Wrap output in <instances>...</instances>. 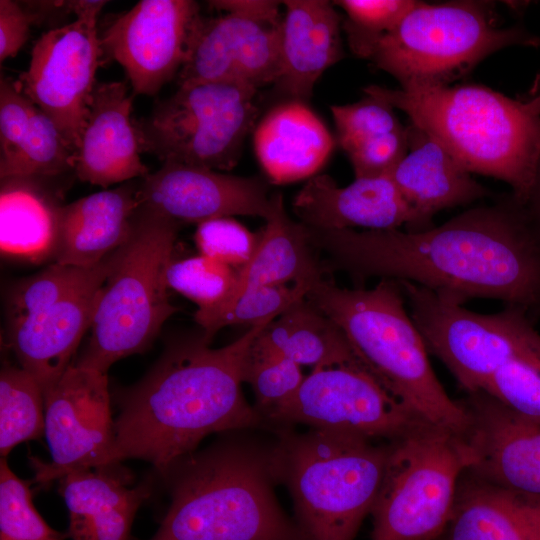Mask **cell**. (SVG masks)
<instances>
[{
	"label": "cell",
	"instance_id": "1",
	"mask_svg": "<svg viewBox=\"0 0 540 540\" xmlns=\"http://www.w3.org/2000/svg\"><path fill=\"white\" fill-rule=\"evenodd\" d=\"M305 229L325 270L356 283L408 281L461 303L496 299L540 316V225L513 196L420 231Z\"/></svg>",
	"mask_w": 540,
	"mask_h": 540
},
{
	"label": "cell",
	"instance_id": "2",
	"mask_svg": "<svg viewBox=\"0 0 540 540\" xmlns=\"http://www.w3.org/2000/svg\"><path fill=\"white\" fill-rule=\"evenodd\" d=\"M273 320L221 348H210L202 332L172 342L139 382L119 392L111 463L142 459L163 476L209 434L266 425L241 385L250 347Z\"/></svg>",
	"mask_w": 540,
	"mask_h": 540
},
{
	"label": "cell",
	"instance_id": "3",
	"mask_svg": "<svg viewBox=\"0 0 540 540\" xmlns=\"http://www.w3.org/2000/svg\"><path fill=\"white\" fill-rule=\"evenodd\" d=\"M364 92L405 112L469 173L506 182L527 206L540 163V74L519 98L475 84Z\"/></svg>",
	"mask_w": 540,
	"mask_h": 540
},
{
	"label": "cell",
	"instance_id": "4",
	"mask_svg": "<svg viewBox=\"0 0 540 540\" xmlns=\"http://www.w3.org/2000/svg\"><path fill=\"white\" fill-rule=\"evenodd\" d=\"M162 477L171 501L151 540H304L273 492V445L228 436Z\"/></svg>",
	"mask_w": 540,
	"mask_h": 540
},
{
	"label": "cell",
	"instance_id": "5",
	"mask_svg": "<svg viewBox=\"0 0 540 540\" xmlns=\"http://www.w3.org/2000/svg\"><path fill=\"white\" fill-rule=\"evenodd\" d=\"M306 298L340 327L366 369L417 417L461 436L466 432L468 412L438 380L398 281L349 289L323 276L312 282Z\"/></svg>",
	"mask_w": 540,
	"mask_h": 540
},
{
	"label": "cell",
	"instance_id": "6",
	"mask_svg": "<svg viewBox=\"0 0 540 540\" xmlns=\"http://www.w3.org/2000/svg\"><path fill=\"white\" fill-rule=\"evenodd\" d=\"M277 431L274 472L291 493L304 540H353L371 513L388 444L325 429Z\"/></svg>",
	"mask_w": 540,
	"mask_h": 540
},
{
	"label": "cell",
	"instance_id": "7",
	"mask_svg": "<svg viewBox=\"0 0 540 540\" xmlns=\"http://www.w3.org/2000/svg\"><path fill=\"white\" fill-rule=\"evenodd\" d=\"M180 226L139 206L100 290L88 343L73 363L107 373L116 361L148 349L178 311L169 299L167 270Z\"/></svg>",
	"mask_w": 540,
	"mask_h": 540
},
{
	"label": "cell",
	"instance_id": "8",
	"mask_svg": "<svg viewBox=\"0 0 540 540\" xmlns=\"http://www.w3.org/2000/svg\"><path fill=\"white\" fill-rule=\"evenodd\" d=\"M512 45L538 46L523 28H501L486 2L416 5L377 44L370 61L401 88L449 85L479 61Z\"/></svg>",
	"mask_w": 540,
	"mask_h": 540
},
{
	"label": "cell",
	"instance_id": "9",
	"mask_svg": "<svg viewBox=\"0 0 540 540\" xmlns=\"http://www.w3.org/2000/svg\"><path fill=\"white\" fill-rule=\"evenodd\" d=\"M468 468L461 435L421 423L388 443L374 501L372 540H438Z\"/></svg>",
	"mask_w": 540,
	"mask_h": 540
},
{
	"label": "cell",
	"instance_id": "10",
	"mask_svg": "<svg viewBox=\"0 0 540 540\" xmlns=\"http://www.w3.org/2000/svg\"><path fill=\"white\" fill-rule=\"evenodd\" d=\"M257 90L237 82L179 85L148 117L134 122L141 151L162 163L233 169L255 129Z\"/></svg>",
	"mask_w": 540,
	"mask_h": 540
},
{
	"label": "cell",
	"instance_id": "11",
	"mask_svg": "<svg viewBox=\"0 0 540 540\" xmlns=\"http://www.w3.org/2000/svg\"><path fill=\"white\" fill-rule=\"evenodd\" d=\"M398 282L428 352L467 394L482 391L497 370L540 339L534 320L519 307L480 314L450 296Z\"/></svg>",
	"mask_w": 540,
	"mask_h": 540
},
{
	"label": "cell",
	"instance_id": "12",
	"mask_svg": "<svg viewBox=\"0 0 540 540\" xmlns=\"http://www.w3.org/2000/svg\"><path fill=\"white\" fill-rule=\"evenodd\" d=\"M262 416L266 425L279 428L303 424L389 442L426 423L360 360L313 368L291 398Z\"/></svg>",
	"mask_w": 540,
	"mask_h": 540
},
{
	"label": "cell",
	"instance_id": "13",
	"mask_svg": "<svg viewBox=\"0 0 540 540\" xmlns=\"http://www.w3.org/2000/svg\"><path fill=\"white\" fill-rule=\"evenodd\" d=\"M106 1H69L76 19L42 34L18 88L58 127L77 152L103 48L97 19ZM76 158V157H75Z\"/></svg>",
	"mask_w": 540,
	"mask_h": 540
},
{
	"label": "cell",
	"instance_id": "14",
	"mask_svg": "<svg viewBox=\"0 0 540 540\" xmlns=\"http://www.w3.org/2000/svg\"><path fill=\"white\" fill-rule=\"evenodd\" d=\"M225 13L201 14L194 22L178 84L237 82L256 89L279 73L281 2L218 0L208 2Z\"/></svg>",
	"mask_w": 540,
	"mask_h": 540
},
{
	"label": "cell",
	"instance_id": "15",
	"mask_svg": "<svg viewBox=\"0 0 540 540\" xmlns=\"http://www.w3.org/2000/svg\"><path fill=\"white\" fill-rule=\"evenodd\" d=\"M50 462L30 457L41 487L78 471L112 464L114 422L107 373L72 362L45 394Z\"/></svg>",
	"mask_w": 540,
	"mask_h": 540
},
{
	"label": "cell",
	"instance_id": "16",
	"mask_svg": "<svg viewBox=\"0 0 540 540\" xmlns=\"http://www.w3.org/2000/svg\"><path fill=\"white\" fill-rule=\"evenodd\" d=\"M199 15L192 0H141L104 30L103 51L123 67L134 94L155 95L178 74Z\"/></svg>",
	"mask_w": 540,
	"mask_h": 540
},
{
	"label": "cell",
	"instance_id": "17",
	"mask_svg": "<svg viewBox=\"0 0 540 540\" xmlns=\"http://www.w3.org/2000/svg\"><path fill=\"white\" fill-rule=\"evenodd\" d=\"M138 200L139 206L180 225L233 215L266 220L274 205L268 183L261 178L175 162H164L140 178Z\"/></svg>",
	"mask_w": 540,
	"mask_h": 540
},
{
	"label": "cell",
	"instance_id": "18",
	"mask_svg": "<svg viewBox=\"0 0 540 540\" xmlns=\"http://www.w3.org/2000/svg\"><path fill=\"white\" fill-rule=\"evenodd\" d=\"M469 425L462 435L471 474L540 498V421L523 416L484 391L462 401Z\"/></svg>",
	"mask_w": 540,
	"mask_h": 540
},
{
	"label": "cell",
	"instance_id": "19",
	"mask_svg": "<svg viewBox=\"0 0 540 540\" xmlns=\"http://www.w3.org/2000/svg\"><path fill=\"white\" fill-rule=\"evenodd\" d=\"M133 96L125 82L96 83L75 158V176L104 189L149 173L131 119Z\"/></svg>",
	"mask_w": 540,
	"mask_h": 540
},
{
	"label": "cell",
	"instance_id": "20",
	"mask_svg": "<svg viewBox=\"0 0 540 540\" xmlns=\"http://www.w3.org/2000/svg\"><path fill=\"white\" fill-rule=\"evenodd\" d=\"M292 209L303 225L325 230H391L414 223L412 209L389 175L355 178L340 187L328 175H315L297 192Z\"/></svg>",
	"mask_w": 540,
	"mask_h": 540
},
{
	"label": "cell",
	"instance_id": "21",
	"mask_svg": "<svg viewBox=\"0 0 540 540\" xmlns=\"http://www.w3.org/2000/svg\"><path fill=\"white\" fill-rule=\"evenodd\" d=\"M100 280L24 318L7 323V341L20 366L41 386L44 396L66 369L90 329Z\"/></svg>",
	"mask_w": 540,
	"mask_h": 540
},
{
	"label": "cell",
	"instance_id": "22",
	"mask_svg": "<svg viewBox=\"0 0 540 540\" xmlns=\"http://www.w3.org/2000/svg\"><path fill=\"white\" fill-rule=\"evenodd\" d=\"M280 25L277 92L304 102L323 72L342 58L341 17L333 2L286 0Z\"/></svg>",
	"mask_w": 540,
	"mask_h": 540
},
{
	"label": "cell",
	"instance_id": "23",
	"mask_svg": "<svg viewBox=\"0 0 540 540\" xmlns=\"http://www.w3.org/2000/svg\"><path fill=\"white\" fill-rule=\"evenodd\" d=\"M406 130L407 153L389 176L412 209L414 223L408 231L427 229L437 212L488 195V190L424 130L413 123Z\"/></svg>",
	"mask_w": 540,
	"mask_h": 540
},
{
	"label": "cell",
	"instance_id": "24",
	"mask_svg": "<svg viewBox=\"0 0 540 540\" xmlns=\"http://www.w3.org/2000/svg\"><path fill=\"white\" fill-rule=\"evenodd\" d=\"M120 463L78 470L61 478L72 540H131L135 514L150 496V485L133 486Z\"/></svg>",
	"mask_w": 540,
	"mask_h": 540
},
{
	"label": "cell",
	"instance_id": "25",
	"mask_svg": "<svg viewBox=\"0 0 540 540\" xmlns=\"http://www.w3.org/2000/svg\"><path fill=\"white\" fill-rule=\"evenodd\" d=\"M63 177L1 179L0 247L3 256L30 264L54 262L65 205L63 187L58 184Z\"/></svg>",
	"mask_w": 540,
	"mask_h": 540
},
{
	"label": "cell",
	"instance_id": "26",
	"mask_svg": "<svg viewBox=\"0 0 540 540\" xmlns=\"http://www.w3.org/2000/svg\"><path fill=\"white\" fill-rule=\"evenodd\" d=\"M140 179L65 204L54 262L90 268L129 238L139 208Z\"/></svg>",
	"mask_w": 540,
	"mask_h": 540
},
{
	"label": "cell",
	"instance_id": "27",
	"mask_svg": "<svg viewBox=\"0 0 540 540\" xmlns=\"http://www.w3.org/2000/svg\"><path fill=\"white\" fill-rule=\"evenodd\" d=\"M253 140L257 159L274 184L315 176L335 146L322 120L297 100L271 109L255 126Z\"/></svg>",
	"mask_w": 540,
	"mask_h": 540
},
{
	"label": "cell",
	"instance_id": "28",
	"mask_svg": "<svg viewBox=\"0 0 540 540\" xmlns=\"http://www.w3.org/2000/svg\"><path fill=\"white\" fill-rule=\"evenodd\" d=\"M443 535L444 540H540V498L465 471Z\"/></svg>",
	"mask_w": 540,
	"mask_h": 540
},
{
	"label": "cell",
	"instance_id": "29",
	"mask_svg": "<svg viewBox=\"0 0 540 540\" xmlns=\"http://www.w3.org/2000/svg\"><path fill=\"white\" fill-rule=\"evenodd\" d=\"M336 139L348 156L355 178L389 175L408 150L407 130L387 102L366 95L331 106Z\"/></svg>",
	"mask_w": 540,
	"mask_h": 540
},
{
	"label": "cell",
	"instance_id": "30",
	"mask_svg": "<svg viewBox=\"0 0 540 540\" xmlns=\"http://www.w3.org/2000/svg\"><path fill=\"white\" fill-rule=\"evenodd\" d=\"M273 203L258 246L250 261L238 270L230 296L261 286L312 283L326 272L308 241L305 226L287 214L280 192L273 194Z\"/></svg>",
	"mask_w": 540,
	"mask_h": 540
},
{
	"label": "cell",
	"instance_id": "31",
	"mask_svg": "<svg viewBox=\"0 0 540 540\" xmlns=\"http://www.w3.org/2000/svg\"><path fill=\"white\" fill-rule=\"evenodd\" d=\"M256 341L301 367L359 360L340 327L306 296L271 321Z\"/></svg>",
	"mask_w": 540,
	"mask_h": 540
},
{
	"label": "cell",
	"instance_id": "32",
	"mask_svg": "<svg viewBox=\"0 0 540 540\" xmlns=\"http://www.w3.org/2000/svg\"><path fill=\"white\" fill-rule=\"evenodd\" d=\"M117 250L94 267L53 262L41 272L16 282L6 297L7 323L31 315L94 282L106 280L117 262Z\"/></svg>",
	"mask_w": 540,
	"mask_h": 540
},
{
	"label": "cell",
	"instance_id": "33",
	"mask_svg": "<svg viewBox=\"0 0 540 540\" xmlns=\"http://www.w3.org/2000/svg\"><path fill=\"white\" fill-rule=\"evenodd\" d=\"M75 157L56 124L36 108L20 144L0 157V177H63L74 173Z\"/></svg>",
	"mask_w": 540,
	"mask_h": 540
},
{
	"label": "cell",
	"instance_id": "34",
	"mask_svg": "<svg viewBox=\"0 0 540 540\" xmlns=\"http://www.w3.org/2000/svg\"><path fill=\"white\" fill-rule=\"evenodd\" d=\"M44 430L45 401L38 381L21 366L4 365L0 374L2 458L17 444L40 438Z\"/></svg>",
	"mask_w": 540,
	"mask_h": 540
},
{
	"label": "cell",
	"instance_id": "35",
	"mask_svg": "<svg viewBox=\"0 0 540 540\" xmlns=\"http://www.w3.org/2000/svg\"><path fill=\"white\" fill-rule=\"evenodd\" d=\"M312 283L261 286L235 293L220 305L196 310L194 319L211 342L221 329L232 325L253 326L275 319L297 300L306 296Z\"/></svg>",
	"mask_w": 540,
	"mask_h": 540
},
{
	"label": "cell",
	"instance_id": "36",
	"mask_svg": "<svg viewBox=\"0 0 540 540\" xmlns=\"http://www.w3.org/2000/svg\"><path fill=\"white\" fill-rule=\"evenodd\" d=\"M238 270L204 255L173 260L167 270V284L198 307L214 308L233 292Z\"/></svg>",
	"mask_w": 540,
	"mask_h": 540
},
{
	"label": "cell",
	"instance_id": "37",
	"mask_svg": "<svg viewBox=\"0 0 540 540\" xmlns=\"http://www.w3.org/2000/svg\"><path fill=\"white\" fill-rule=\"evenodd\" d=\"M413 0H338L342 27L353 54L370 59L377 44L416 5Z\"/></svg>",
	"mask_w": 540,
	"mask_h": 540
},
{
	"label": "cell",
	"instance_id": "38",
	"mask_svg": "<svg viewBox=\"0 0 540 540\" xmlns=\"http://www.w3.org/2000/svg\"><path fill=\"white\" fill-rule=\"evenodd\" d=\"M304 378L301 366L255 339L246 358L243 380L251 386L261 415L291 398Z\"/></svg>",
	"mask_w": 540,
	"mask_h": 540
},
{
	"label": "cell",
	"instance_id": "39",
	"mask_svg": "<svg viewBox=\"0 0 540 540\" xmlns=\"http://www.w3.org/2000/svg\"><path fill=\"white\" fill-rule=\"evenodd\" d=\"M51 528L32 502L29 482L17 477L7 461L0 462V540H65Z\"/></svg>",
	"mask_w": 540,
	"mask_h": 540
},
{
	"label": "cell",
	"instance_id": "40",
	"mask_svg": "<svg viewBox=\"0 0 540 540\" xmlns=\"http://www.w3.org/2000/svg\"><path fill=\"white\" fill-rule=\"evenodd\" d=\"M482 391L540 421V339L497 370Z\"/></svg>",
	"mask_w": 540,
	"mask_h": 540
},
{
	"label": "cell",
	"instance_id": "41",
	"mask_svg": "<svg viewBox=\"0 0 540 540\" xmlns=\"http://www.w3.org/2000/svg\"><path fill=\"white\" fill-rule=\"evenodd\" d=\"M194 237L201 255L239 270L252 258L260 232H251L232 217H222L198 224Z\"/></svg>",
	"mask_w": 540,
	"mask_h": 540
},
{
	"label": "cell",
	"instance_id": "42",
	"mask_svg": "<svg viewBox=\"0 0 540 540\" xmlns=\"http://www.w3.org/2000/svg\"><path fill=\"white\" fill-rule=\"evenodd\" d=\"M33 102L18 88L16 81L0 80L1 157L12 152L24 138L36 110Z\"/></svg>",
	"mask_w": 540,
	"mask_h": 540
},
{
	"label": "cell",
	"instance_id": "43",
	"mask_svg": "<svg viewBox=\"0 0 540 540\" xmlns=\"http://www.w3.org/2000/svg\"><path fill=\"white\" fill-rule=\"evenodd\" d=\"M34 13L25 10L18 2L0 1V62L15 57L29 37L30 26L35 22Z\"/></svg>",
	"mask_w": 540,
	"mask_h": 540
},
{
	"label": "cell",
	"instance_id": "44",
	"mask_svg": "<svg viewBox=\"0 0 540 540\" xmlns=\"http://www.w3.org/2000/svg\"><path fill=\"white\" fill-rule=\"evenodd\" d=\"M532 216L536 222L540 225V163L538 167L537 177L533 188L532 195L527 204Z\"/></svg>",
	"mask_w": 540,
	"mask_h": 540
},
{
	"label": "cell",
	"instance_id": "45",
	"mask_svg": "<svg viewBox=\"0 0 540 540\" xmlns=\"http://www.w3.org/2000/svg\"><path fill=\"white\" fill-rule=\"evenodd\" d=\"M438 540H440V539H438Z\"/></svg>",
	"mask_w": 540,
	"mask_h": 540
}]
</instances>
